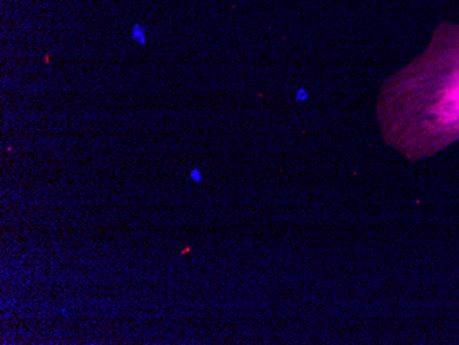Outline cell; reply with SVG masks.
I'll list each match as a JSON object with an SVG mask.
<instances>
[{
  "label": "cell",
  "instance_id": "1",
  "mask_svg": "<svg viewBox=\"0 0 459 345\" xmlns=\"http://www.w3.org/2000/svg\"><path fill=\"white\" fill-rule=\"evenodd\" d=\"M381 113L392 145L409 159L458 141L459 25H442L427 53L391 80Z\"/></svg>",
  "mask_w": 459,
  "mask_h": 345
},
{
  "label": "cell",
  "instance_id": "2",
  "mask_svg": "<svg viewBox=\"0 0 459 345\" xmlns=\"http://www.w3.org/2000/svg\"><path fill=\"white\" fill-rule=\"evenodd\" d=\"M131 38L141 46L146 45V30L141 24H135L131 30Z\"/></svg>",
  "mask_w": 459,
  "mask_h": 345
},
{
  "label": "cell",
  "instance_id": "3",
  "mask_svg": "<svg viewBox=\"0 0 459 345\" xmlns=\"http://www.w3.org/2000/svg\"><path fill=\"white\" fill-rule=\"evenodd\" d=\"M190 177H192V179L195 180V182H201V174L198 169H192V172H190Z\"/></svg>",
  "mask_w": 459,
  "mask_h": 345
}]
</instances>
